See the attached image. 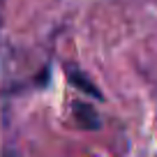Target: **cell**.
<instances>
[{"label": "cell", "instance_id": "cell-1", "mask_svg": "<svg viewBox=\"0 0 157 157\" xmlns=\"http://www.w3.org/2000/svg\"><path fill=\"white\" fill-rule=\"evenodd\" d=\"M69 111H72L74 123L81 129L95 132V129L102 127V118H99L97 109H95L88 99H72V102H69Z\"/></svg>", "mask_w": 157, "mask_h": 157}, {"label": "cell", "instance_id": "cell-2", "mask_svg": "<svg viewBox=\"0 0 157 157\" xmlns=\"http://www.w3.org/2000/svg\"><path fill=\"white\" fill-rule=\"evenodd\" d=\"M65 76H67V81H69V86H72V88L86 93L88 97L97 99V102H104V93L95 86V81H93V78H90L81 67H76V65H65Z\"/></svg>", "mask_w": 157, "mask_h": 157}]
</instances>
